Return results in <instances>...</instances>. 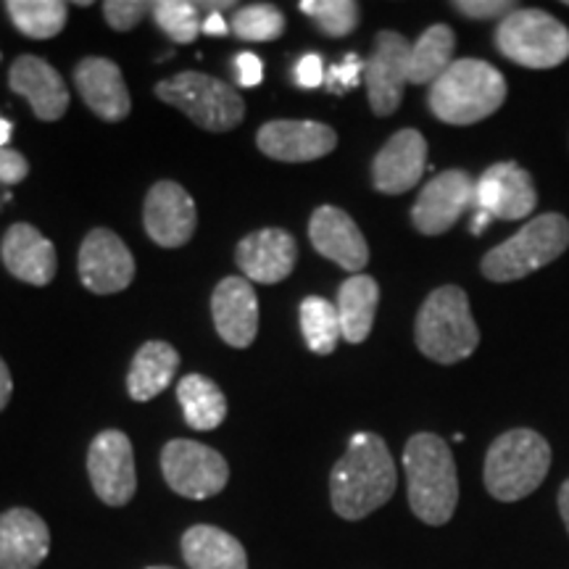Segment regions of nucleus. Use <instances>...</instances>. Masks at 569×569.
Segmentation results:
<instances>
[{
  "instance_id": "34",
  "label": "nucleus",
  "mask_w": 569,
  "mask_h": 569,
  "mask_svg": "<svg viewBox=\"0 0 569 569\" xmlns=\"http://www.w3.org/2000/svg\"><path fill=\"white\" fill-rule=\"evenodd\" d=\"M298 9L315 19L327 38H346L359 27V3L353 0H303Z\"/></svg>"
},
{
  "instance_id": "32",
  "label": "nucleus",
  "mask_w": 569,
  "mask_h": 569,
  "mask_svg": "<svg viewBox=\"0 0 569 569\" xmlns=\"http://www.w3.org/2000/svg\"><path fill=\"white\" fill-rule=\"evenodd\" d=\"M232 32L246 42L277 40L284 32V17L272 3L240 6L232 17Z\"/></svg>"
},
{
  "instance_id": "36",
  "label": "nucleus",
  "mask_w": 569,
  "mask_h": 569,
  "mask_svg": "<svg viewBox=\"0 0 569 569\" xmlns=\"http://www.w3.org/2000/svg\"><path fill=\"white\" fill-rule=\"evenodd\" d=\"M365 67L367 61H361L356 53H348L343 61L330 67V71L325 74L327 90L336 92V96H343V92L359 88V82L365 80Z\"/></svg>"
},
{
  "instance_id": "30",
  "label": "nucleus",
  "mask_w": 569,
  "mask_h": 569,
  "mask_svg": "<svg viewBox=\"0 0 569 569\" xmlns=\"http://www.w3.org/2000/svg\"><path fill=\"white\" fill-rule=\"evenodd\" d=\"M6 11L13 27L32 40H51L63 32L69 19V6L61 0H9Z\"/></svg>"
},
{
  "instance_id": "18",
  "label": "nucleus",
  "mask_w": 569,
  "mask_h": 569,
  "mask_svg": "<svg viewBox=\"0 0 569 569\" xmlns=\"http://www.w3.org/2000/svg\"><path fill=\"white\" fill-rule=\"evenodd\" d=\"M309 240L317 253L336 261L338 267L359 274L369 264V246L359 227L338 206H319L311 213Z\"/></svg>"
},
{
  "instance_id": "42",
  "label": "nucleus",
  "mask_w": 569,
  "mask_h": 569,
  "mask_svg": "<svg viewBox=\"0 0 569 569\" xmlns=\"http://www.w3.org/2000/svg\"><path fill=\"white\" fill-rule=\"evenodd\" d=\"M11 393H13V380H11V372H9V367H6V361L0 359V411H3L6 407H9Z\"/></svg>"
},
{
  "instance_id": "27",
  "label": "nucleus",
  "mask_w": 569,
  "mask_h": 569,
  "mask_svg": "<svg viewBox=\"0 0 569 569\" xmlns=\"http://www.w3.org/2000/svg\"><path fill=\"white\" fill-rule=\"evenodd\" d=\"M377 303H380V284L369 274H351L338 290L340 332L348 343H365L372 332Z\"/></svg>"
},
{
  "instance_id": "12",
  "label": "nucleus",
  "mask_w": 569,
  "mask_h": 569,
  "mask_svg": "<svg viewBox=\"0 0 569 569\" xmlns=\"http://www.w3.org/2000/svg\"><path fill=\"white\" fill-rule=\"evenodd\" d=\"M472 174L465 169H446L425 184L411 206V224L422 234H443L459 222L461 213L475 206Z\"/></svg>"
},
{
  "instance_id": "26",
  "label": "nucleus",
  "mask_w": 569,
  "mask_h": 569,
  "mask_svg": "<svg viewBox=\"0 0 569 569\" xmlns=\"http://www.w3.org/2000/svg\"><path fill=\"white\" fill-rule=\"evenodd\" d=\"M182 559L190 569H248L243 543L213 525H193L184 532Z\"/></svg>"
},
{
  "instance_id": "31",
  "label": "nucleus",
  "mask_w": 569,
  "mask_h": 569,
  "mask_svg": "<svg viewBox=\"0 0 569 569\" xmlns=\"http://www.w3.org/2000/svg\"><path fill=\"white\" fill-rule=\"evenodd\" d=\"M301 332L311 351L319 356H330L338 348V340L343 338L338 306L322 296L306 298L301 303Z\"/></svg>"
},
{
  "instance_id": "2",
  "label": "nucleus",
  "mask_w": 569,
  "mask_h": 569,
  "mask_svg": "<svg viewBox=\"0 0 569 569\" xmlns=\"http://www.w3.org/2000/svg\"><path fill=\"white\" fill-rule=\"evenodd\" d=\"M409 507L425 525L440 528L459 503L457 461L448 443L436 432H417L403 448Z\"/></svg>"
},
{
  "instance_id": "33",
  "label": "nucleus",
  "mask_w": 569,
  "mask_h": 569,
  "mask_svg": "<svg viewBox=\"0 0 569 569\" xmlns=\"http://www.w3.org/2000/svg\"><path fill=\"white\" fill-rule=\"evenodd\" d=\"M151 13L161 32H167L169 40L188 46L198 34L203 32L201 17H198V3H188V0H159L151 6Z\"/></svg>"
},
{
  "instance_id": "25",
  "label": "nucleus",
  "mask_w": 569,
  "mask_h": 569,
  "mask_svg": "<svg viewBox=\"0 0 569 569\" xmlns=\"http://www.w3.org/2000/svg\"><path fill=\"white\" fill-rule=\"evenodd\" d=\"M177 369H180V353L163 340H151L134 353L130 372H127V393L138 403L151 401L172 386Z\"/></svg>"
},
{
  "instance_id": "6",
  "label": "nucleus",
  "mask_w": 569,
  "mask_h": 569,
  "mask_svg": "<svg viewBox=\"0 0 569 569\" xmlns=\"http://www.w3.org/2000/svg\"><path fill=\"white\" fill-rule=\"evenodd\" d=\"M569 248V222L561 213H540L517 234L482 256L480 272L490 282H517L557 261Z\"/></svg>"
},
{
  "instance_id": "11",
  "label": "nucleus",
  "mask_w": 569,
  "mask_h": 569,
  "mask_svg": "<svg viewBox=\"0 0 569 569\" xmlns=\"http://www.w3.org/2000/svg\"><path fill=\"white\" fill-rule=\"evenodd\" d=\"M411 42L401 32L382 30L375 38V51L365 67L367 98L377 117H390L403 101L409 84Z\"/></svg>"
},
{
  "instance_id": "14",
  "label": "nucleus",
  "mask_w": 569,
  "mask_h": 569,
  "mask_svg": "<svg viewBox=\"0 0 569 569\" xmlns=\"http://www.w3.org/2000/svg\"><path fill=\"white\" fill-rule=\"evenodd\" d=\"M77 264H80L84 288L98 296H111L130 288L134 277V259L130 248L124 246V240L117 232L106 230V227H98L82 240Z\"/></svg>"
},
{
  "instance_id": "13",
  "label": "nucleus",
  "mask_w": 569,
  "mask_h": 569,
  "mask_svg": "<svg viewBox=\"0 0 569 569\" xmlns=\"http://www.w3.org/2000/svg\"><path fill=\"white\" fill-rule=\"evenodd\" d=\"M475 206L490 219H503V222L528 219L538 206L532 174L515 161L493 163L475 184Z\"/></svg>"
},
{
  "instance_id": "28",
  "label": "nucleus",
  "mask_w": 569,
  "mask_h": 569,
  "mask_svg": "<svg viewBox=\"0 0 569 569\" xmlns=\"http://www.w3.org/2000/svg\"><path fill=\"white\" fill-rule=\"evenodd\" d=\"M177 401L193 430H213L227 417L224 390L203 375H184L177 386Z\"/></svg>"
},
{
  "instance_id": "23",
  "label": "nucleus",
  "mask_w": 569,
  "mask_h": 569,
  "mask_svg": "<svg viewBox=\"0 0 569 569\" xmlns=\"http://www.w3.org/2000/svg\"><path fill=\"white\" fill-rule=\"evenodd\" d=\"M51 551V530L32 509L0 515V569H38Z\"/></svg>"
},
{
  "instance_id": "38",
  "label": "nucleus",
  "mask_w": 569,
  "mask_h": 569,
  "mask_svg": "<svg viewBox=\"0 0 569 569\" xmlns=\"http://www.w3.org/2000/svg\"><path fill=\"white\" fill-rule=\"evenodd\" d=\"M325 63H322V56L319 53H306L298 59L296 69H293V77H296V84L303 90H315L319 84H325Z\"/></svg>"
},
{
  "instance_id": "17",
  "label": "nucleus",
  "mask_w": 569,
  "mask_h": 569,
  "mask_svg": "<svg viewBox=\"0 0 569 569\" xmlns=\"http://www.w3.org/2000/svg\"><path fill=\"white\" fill-rule=\"evenodd\" d=\"M259 151L269 159L284 163L317 161L332 153L338 146V134L332 127L322 122H290V119H277L267 122L256 134Z\"/></svg>"
},
{
  "instance_id": "46",
  "label": "nucleus",
  "mask_w": 569,
  "mask_h": 569,
  "mask_svg": "<svg viewBox=\"0 0 569 569\" xmlns=\"http://www.w3.org/2000/svg\"><path fill=\"white\" fill-rule=\"evenodd\" d=\"M565 3H567V6H569V0H565Z\"/></svg>"
},
{
  "instance_id": "37",
  "label": "nucleus",
  "mask_w": 569,
  "mask_h": 569,
  "mask_svg": "<svg viewBox=\"0 0 569 569\" xmlns=\"http://www.w3.org/2000/svg\"><path fill=\"white\" fill-rule=\"evenodd\" d=\"M451 6L467 19H503L519 9L511 0H457Z\"/></svg>"
},
{
  "instance_id": "1",
  "label": "nucleus",
  "mask_w": 569,
  "mask_h": 569,
  "mask_svg": "<svg viewBox=\"0 0 569 569\" xmlns=\"http://www.w3.org/2000/svg\"><path fill=\"white\" fill-rule=\"evenodd\" d=\"M396 461L386 440L375 432H356L348 451L330 475V498L338 517L359 522L393 498Z\"/></svg>"
},
{
  "instance_id": "9",
  "label": "nucleus",
  "mask_w": 569,
  "mask_h": 569,
  "mask_svg": "<svg viewBox=\"0 0 569 569\" xmlns=\"http://www.w3.org/2000/svg\"><path fill=\"white\" fill-rule=\"evenodd\" d=\"M161 472L177 496L193 501L222 493L230 482V465L222 453L188 438L169 440L163 446Z\"/></svg>"
},
{
  "instance_id": "15",
  "label": "nucleus",
  "mask_w": 569,
  "mask_h": 569,
  "mask_svg": "<svg viewBox=\"0 0 569 569\" xmlns=\"http://www.w3.org/2000/svg\"><path fill=\"white\" fill-rule=\"evenodd\" d=\"M196 203L182 184L172 180L156 182L146 196L142 224L148 238L161 248H180L190 243L196 232Z\"/></svg>"
},
{
  "instance_id": "45",
  "label": "nucleus",
  "mask_w": 569,
  "mask_h": 569,
  "mask_svg": "<svg viewBox=\"0 0 569 569\" xmlns=\"http://www.w3.org/2000/svg\"><path fill=\"white\" fill-rule=\"evenodd\" d=\"M148 569H174V567H148Z\"/></svg>"
},
{
  "instance_id": "10",
  "label": "nucleus",
  "mask_w": 569,
  "mask_h": 569,
  "mask_svg": "<svg viewBox=\"0 0 569 569\" xmlns=\"http://www.w3.org/2000/svg\"><path fill=\"white\" fill-rule=\"evenodd\" d=\"M88 475L96 496L109 507H127L138 490L134 451L130 438L119 430H103L92 438Z\"/></svg>"
},
{
  "instance_id": "16",
  "label": "nucleus",
  "mask_w": 569,
  "mask_h": 569,
  "mask_svg": "<svg viewBox=\"0 0 569 569\" xmlns=\"http://www.w3.org/2000/svg\"><path fill=\"white\" fill-rule=\"evenodd\" d=\"M234 261H238L246 280L277 284L288 280L296 269L298 246L290 232L280 230V227H264V230H256L240 240Z\"/></svg>"
},
{
  "instance_id": "29",
  "label": "nucleus",
  "mask_w": 569,
  "mask_h": 569,
  "mask_svg": "<svg viewBox=\"0 0 569 569\" xmlns=\"http://www.w3.org/2000/svg\"><path fill=\"white\" fill-rule=\"evenodd\" d=\"M457 34L448 24H432L411 46L409 84H432L453 63Z\"/></svg>"
},
{
  "instance_id": "40",
  "label": "nucleus",
  "mask_w": 569,
  "mask_h": 569,
  "mask_svg": "<svg viewBox=\"0 0 569 569\" xmlns=\"http://www.w3.org/2000/svg\"><path fill=\"white\" fill-rule=\"evenodd\" d=\"M234 80H238L240 88H256L264 80V63L256 53H240L234 59Z\"/></svg>"
},
{
  "instance_id": "21",
  "label": "nucleus",
  "mask_w": 569,
  "mask_h": 569,
  "mask_svg": "<svg viewBox=\"0 0 569 569\" xmlns=\"http://www.w3.org/2000/svg\"><path fill=\"white\" fill-rule=\"evenodd\" d=\"M9 88L30 103L34 117L42 122H59L69 109V90L61 74L38 56H19L11 63Z\"/></svg>"
},
{
  "instance_id": "3",
  "label": "nucleus",
  "mask_w": 569,
  "mask_h": 569,
  "mask_svg": "<svg viewBox=\"0 0 569 569\" xmlns=\"http://www.w3.org/2000/svg\"><path fill=\"white\" fill-rule=\"evenodd\" d=\"M507 101V80L493 63L480 59H457L430 84L432 117L446 124H478L493 117Z\"/></svg>"
},
{
  "instance_id": "43",
  "label": "nucleus",
  "mask_w": 569,
  "mask_h": 569,
  "mask_svg": "<svg viewBox=\"0 0 569 569\" xmlns=\"http://www.w3.org/2000/svg\"><path fill=\"white\" fill-rule=\"evenodd\" d=\"M559 515H561V522H565V528L569 532V478L561 482V488H559Z\"/></svg>"
},
{
  "instance_id": "20",
  "label": "nucleus",
  "mask_w": 569,
  "mask_h": 569,
  "mask_svg": "<svg viewBox=\"0 0 569 569\" xmlns=\"http://www.w3.org/2000/svg\"><path fill=\"white\" fill-rule=\"evenodd\" d=\"M427 140L419 130H401L390 138L372 161V184L386 196L409 193L422 180Z\"/></svg>"
},
{
  "instance_id": "44",
  "label": "nucleus",
  "mask_w": 569,
  "mask_h": 569,
  "mask_svg": "<svg viewBox=\"0 0 569 569\" xmlns=\"http://www.w3.org/2000/svg\"><path fill=\"white\" fill-rule=\"evenodd\" d=\"M11 132H13V124L9 122V119L0 117V148H6V142L11 140Z\"/></svg>"
},
{
  "instance_id": "41",
  "label": "nucleus",
  "mask_w": 569,
  "mask_h": 569,
  "mask_svg": "<svg viewBox=\"0 0 569 569\" xmlns=\"http://www.w3.org/2000/svg\"><path fill=\"white\" fill-rule=\"evenodd\" d=\"M203 32L211 34V38H222V34L230 32V24H227L222 13L211 11L209 17H206V21H203Z\"/></svg>"
},
{
  "instance_id": "5",
  "label": "nucleus",
  "mask_w": 569,
  "mask_h": 569,
  "mask_svg": "<svg viewBox=\"0 0 569 569\" xmlns=\"http://www.w3.org/2000/svg\"><path fill=\"white\" fill-rule=\"evenodd\" d=\"M415 340L419 351L438 365H457L475 353L480 330L459 284H443L427 296L417 315Z\"/></svg>"
},
{
  "instance_id": "22",
  "label": "nucleus",
  "mask_w": 569,
  "mask_h": 569,
  "mask_svg": "<svg viewBox=\"0 0 569 569\" xmlns=\"http://www.w3.org/2000/svg\"><path fill=\"white\" fill-rule=\"evenodd\" d=\"M74 82L88 109L106 122H124L130 117L132 101L124 84L122 69L103 56H88L77 63Z\"/></svg>"
},
{
  "instance_id": "7",
  "label": "nucleus",
  "mask_w": 569,
  "mask_h": 569,
  "mask_svg": "<svg viewBox=\"0 0 569 569\" xmlns=\"http://www.w3.org/2000/svg\"><path fill=\"white\" fill-rule=\"evenodd\" d=\"M496 48L528 69H553L569 59V30L543 9L511 11L496 30Z\"/></svg>"
},
{
  "instance_id": "35",
  "label": "nucleus",
  "mask_w": 569,
  "mask_h": 569,
  "mask_svg": "<svg viewBox=\"0 0 569 569\" xmlns=\"http://www.w3.org/2000/svg\"><path fill=\"white\" fill-rule=\"evenodd\" d=\"M153 3H142V0H106L103 17L106 24L117 32H130L146 19Z\"/></svg>"
},
{
  "instance_id": "8",
  "label": "nucleus",
  "mask_w": 569,
  "mask_h": 569,
  "mask_svg": "<svg viewBox=\"0 0 569 569\" xmlns=\"http://www.w3.org/2000/svg\"><path fill=\"white\" fill-rule=\"evenodd\" d=\"M156 96L209 132L234 130L246 117V103L238 90L201 71H182L172 80L159 82Z\"/></svg>"
},
{
  "instance_id": "39",
  "label": "nucleus",
  "mask_w": 569,
  "mask_h": 569,
  "mask_svg": "<svg viewBox=\"0 0 569 569\" xmlns=\"http://www.w3.org/2000/svg\"><path fill=\"white\" fill-rule=\"evenodd\" d=\"M30 174V163L19 151L0 148V184H19Z\"/></svg>"
},
{
  "instance_id": "4",
  "label": "nucleus",
  "mask_w": 569,
  "mask_h": 569,
  "mask_svg": "<svg viewBox=\"0 0 569 569\" xmlns=\"http://www.w3.org/2000/svg\"><path fill=\"white\" fill-rule=\"evenodd\" d=\"M551 469V446L530 427L503 432L490 443L482 467L488 493L501 503H515L528 498L543 486Z\"/></svg>"
},
{
  "instance_id": "19",
  "label": "nucleus",
  "mask_w": 569,
  "mask_h": 569,
  "mask_svg": "<svg viewBox=\"0 0 569 569\" xmlns=\"http://www.w3.org/2000/svg\"><path fill=\"white\" fill-rule=\"evenodd\" d=\"M211 317L219 338L232 348H248L259 332V298L246 277H224L213 288Z\"/></svg>"
},
{
  "instance_id": "24",
  "label": "nucleus",
  "mask_w": 569,
  "mask_h": 569,
  "mask_svg": "<svg viewBox=\"0 0 569 569\" xmlns=\"http://www.w3.org/2000/svg\"><path fill=\"white\" fill-rule=\"evenodd\" d=\"M3 264L17 280L42 288L56 277V248L51 240L42 234L38 227L19 222L11 224L6 232L3 246H0Z\"/></svg>"
}]
</instances>
